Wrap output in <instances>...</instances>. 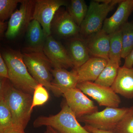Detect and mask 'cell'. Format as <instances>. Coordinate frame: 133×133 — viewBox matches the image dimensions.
<instances>
[{
	"instance_id": "cell-11",
	"label": "cell",
	"mask_w": 133,
	"mask_h": 133,
	"mask_svg": "<svg viewBox=\"0 0 133 133\" xmlns=\"http://www.w3.org/2000/svg\"><path fill=\"white\" fill-rule=\"evenodd\" d=\"M63 96L77 119L98 111V107L93 101L77 87L67 91Z\"/></svg>"
},
{
	"instance_id": "cell-26",
	"label": "cell",
	"mask_w": 133,
	"mask_h": 133,
	"mask_svg": "<svg viewBox=\"0 0 133 133\" xmlns=\"http://www.w3.org/2000/svg\"><path fill=\"white\" fill-rule=\"evenodd\" d=\"M22 0H0V22H5L15 12Z\"/></svg>"
},
{
	"instance_id": "cell-19",
	"label": "cell",
	"mask_w": 133,
	"mask_h": 133,
	"mask_svg": "<svg viewBox=\"0 0 133 133\" xmlns=\"http://www.w3.org/2000/svg\"><path fill=\"white\" fill-rule=\"evenodd\" d=\"M69 40L66 50L73 64V69H77L90 59V54L84 39L81 37Z\"/></svg>"
},
{
	"instance_id": "cell-2",
	"label": "cell",
	"mask_w": 133,
	"mask_h": 133,
	"mask_svg": "<svg viewBox=\"0 0 133 133\" xmlns=\"http://www.w3.org/2000/svg\"><path fill=\"white\" fill-rule=\"evenodd\" d=\"M8 67L9 80L17 89L33 95L38 83L31 76L18 51L8 49L1 54Z\"/></svg>"
},
{
	"instance_id": "cell-8",
	"label": "cell",
	"mask_w": 133,
	"mask_h": 133,
	"mask_svg": "<svg viewBox=\"0 0 133 133\" xmlns=\"http://www.w3.org/2000/svg\"><path fill=\"white\" fill-rule=\"evenodd\" d=\"M77 88L96 101L100 106L118 108L121 103L120 98L111 87L86 81L78 83Z\"/></svg>"
},
{
	"instance_id": "cell-27",
	"label": "cell",
	"mask_w": 133,
	"mask_h": 133,
	"mask_svg": "<svg viewBox=\"0 0 133 133\" xmlns=\"http://www.w3.org/2000/svg\"><path fill=\"white\" fill-rule=\"evenodd\" d=\"M48 91L42 84H38L37 85L33 95L30 111L32 112L34 107L43 105L49 100V94Z\"/></svg>"
},
{
	"instance_id": "cell-4",
	"label": "cell",
	"mask_w": 133,
	"mask_h": 133,
	"mask_svg": "<svg viewBox=\"0 0 133 133\" xmlns=\"http://www.w3.org/2000/svg\"><path fill=\"white\" fill-rule=\"evenodd\" d=\"M121 1H93L90 2L85 17L80 27L83 39L101 30L108 14Z\"/></svg>"
},
{
	"instance_id": "cell-22",
	"label": "cell",
	"mask_w": 133,
	"mask_h": 133,
	"mask_svg": "<svg viewBox=\"0 0 133 133\" xmlns=\"http://www.w3.org/2000/svg\"><path fill=\"white\" fill-rule=\"evenodd\" d=\"M110 47L109 60L121 64L122 50L121 29L109 34Z\"/></svg>"
},
{
	"instance_id": "cell-33",
	"label": "cell",
	"mask_w": 133,
	"mask_h": 133,
	"mask_svg": "<svg viewBox=\"0 0 133 133\" xmlns=\"http://www.w3.org/2000/svg\"><path fill=\"white\" fill-rule=\"evenodd\" d=\"M44 133H58L54 129L50 127H46V130Z\"/></svg>"
},
{
	"instance_id": "cell-5",
	"label": "cell",
	"mask_w": 133,
	"mask_h": 133,
	"mask_svg": "<svg viewBox=\"0 0 133 133\" xmlns=\"http://www.w3.org/2000/svg\"><path fill=\"white\" fill-rule=\"evenodd\" d=\"M23 59L31 76L42 84L48 91H51L53 76V66L43 52H23Z\"/></svg>"
},
{
	"instance_id": "cell-28",
	"label": "cell",
	"mask_w": 133,
	"mask_h": 133,
	"mask_svg": "<svg viewBox=\"0 0 133 133\" xmlns=\"http://www.w3.org/2000/svg\"><path fill=\"white\" fill-rule=\"evenodd\" d=\"M0 78L9 79L8 69L1 55H0Z\"/></svg>"
},
{
	"instance_id": "cell-3",
	"label": "cell",
	"mask_w": 133,
	"mask_h": 133,
	"mask_svg": "<svg viewBox=\"0 0 133 133\" xmlns=\"http://www.w3.org/2000/svg\"><path fill=\"white\" fill-rule=\"evenodd\" d=\"M61 108V111L55 115L42 116L37 118L33 122L34 127L49 126L58 133H91L79 124L65 100L62 102Z\"/></svg>"
},
{
	"instance_id": "cell-32",
	"label": "cell",
	"mask_w": 133,
	"mask_h": 133,
	"mask_svg": "<svg viewBox=\"0 0 133 133\" xmlns=\"http://www.w3.org/2000/svg\"><path fill=\"white\" fill-rule=\"evenodd\" d=\"M5 133H26L24 130L14 128Z\"/></svg>"
},
{
	"instance_id": "cell-7",
	"label": "cell",
	"mask_w": 133,
	"mask_h": 133,
	"mask_svg": "<svg viewBox=\"0 0 133 133\" xmlns=\"http://www.w3.org/2000/svg\"><path fill=\"white\" fill-rule=\"evenodd\" d=\"M36 1L22 0L20 8L12 15L8 22V28L5 34L6 38L12 40L26 32L33 19Z\"/></svg>"
},
{
	"instance_id": "cell-20",
	"label": "cell",
	"mask_w": 133,
	"mask_h": 133,
	"mask_svg": "<svg viewBox=\"0 0 133 133\" xmlns=\"http://www.w3.org/2000/svg\"><path fill=\"white\" fill-rule=\"evenodd\" d=\"M120 65L117 63L108 60L106 66L94 82L104 86L111 87L117 77Z\"/></svg>"
},
{
	"instance_id": "cell-1",
	"label": "cell",
	"mask_w": 133,
	"mask_h": 133,
	"mask_svg": "<svg viewBox=\"0 0 133 133\" xmlns=\"http://www.w3.org/2000/svg\"><path fill=\"white\" fill-rule=\"evenodd\" d=\"M0 93L10 109L14 128L24 130L31 118L33 95L17 89L9 79L4 78H0Z\"/></svg>"
},
{
	"instance_id": "cell-24",
	"label": "cell",
	"mask_w": 133,
	"mask_h": 133,
	"mask_svg": "<svg viewBox=\"0 0 133 133\" xmlns=\"http://www.w3.org/2000/svg\"><path fill=\"white\" fill-rule=\"evenodd\" d=\"M122 50V58L125 59L133 49V21L128 22L121 28Z\"/></svg>"
},
{
	"instance_id": "cell-12",
	"label": "cell",
	"mask_w": 133,
	"mask_h": 133,
	"mask_svg": "<svg viewBox=\"0 0 133 133\" xmlns=\"http://www.w3.org/2000/svg\"><path fill=\"white\" fill-rule=\"evenodd\" d=\"M43 51L53 68H74L66 49L51 35L47 37Z\"/></svg>"
},
{
	"instance_id": "cell-30",
	"label": "cell",
	"mask_w": 133,
	"mask_h": 133,
	"mask_svg": "<svg viewBox=\"0 0 133 133\" xmlns=\"http://www.w3.org/2000/svg\"><path fill=\"white\" fill-rule=\"evenodd\" d=\"M125 63L123 66L127 68H132L133 66V49L129 55L125 59Z\"/></svg>"
},
{
	"instance_id": "cell-6",
	"label": "cell",
	"mask_w": 133,
	"mask_h": 133,
	"mask_svg": "<svg viewBox=\"0 0 133 133\" xmlns=\"http://www.w3.org/2000/svg\"><path fill=\"white\" fill-rule=\"evenodd\" d=\"M129 108L106 107L102 111L82 116L80 122L95 128L113 131L120 121Z\"/></svg>"
},
{
	"instance_id": "cell-29",
	"label": "cell",
	"mask_w": 133,
	"mask_h": 133,
	"mask_svg": "<svg viewBox=\"0 0 133 133\" xmlns=\"http://www.w3.org/2000/svg\"><path fill=\"white\" fill-rule=\"evenodd\" d=\"M84 127L87 131L91 133H114L113 131L99 129L87 125H85Z\"/></svg>"
},
{
	"instance_id": "cell-17",
	"label": "cell",
	"mask_w": 133,
	"mask_h": 133,
	"mask_svg": "<svg viewBox=\"0 0 133 133\" xmlns=\"http://www.w3.org/2000/svg\"><path fill=\"white\" fill-rule=\"evenodd\" d=\"M108 62V60L103 58L91 57L80 67L73 69L78 78L79 83L95 82L106 66Z\"/></svg>"
},
{
	"instance_id": "cell-23",
	"label": "cell",
	"mask_w": 133,
	"mask_h": 133,
	"mask_svg": "<svg viewBox=\"0 0 133 133\" xmlns=\"http://www.w3.org/2000/svg\"><path fill=\"white\" fill-rule=\"evenodd\" d=\"M15 128L12 114L5 97L0 93V133Z\"/></svg>"
},
{
	"instance_id": "cell-10",
	"label": "cell",
	"mask_w": 133,
	"mask_h": 133,
	"mask_svg": "<svg viewBox=\"0 0 133 133\" xmlns=\"http://www.w3.org/2000/svg\"><path fill=\"white\" fill-rule=\"evenodd\" d=\"M80 27L74 21L66 10L60 8L56 12L51 25V35L58 38L69 39L79 36Z\"/></svg>"
},
{
	"instance_id": "cell-21",
	"label": "cell",
	"mask_w": 133,
	"mask_h": 133,
	"mask_svg": "<svg viewBox=\"0 0 133 133\" xmlns=\"http://www.w3.org/2000/svg\"><path fill=\"white\" fill-rule=\"evenodd\" d=\"M67 12L72 19L80 27L85 17L88 7L83 0H71L67 6Z\"/></svg>"
},
{
	"instance_id": "cell-14",
	"label": "cell",
	"mask_w": 133,
	"mask_h": 133,
	"mask_svg": "<svg viewBox=\"0 0 133 133\" xmlns=\"http://www.w3.org/2000/svg\"><path fill=\"white\" fill-rule=\"evenodd\" d=\"M133 11V0L121 1L114 14L105 20L102 29L108 35L121 29Z\"/></svg>"
},
{
	"instance_id": "cell-9",
	"label": "cell",
	"mask_w": 133,
	"mask_h": 133,
	"mask_svg": "<svg viewBox=\"0 0 133 133\" xmlns=\"http://www.w3.org/2000/svg\"><path fill=\"white\" fill-rule=\"evenodd\" d=\"M69 2L64 0H37L33 19L41 24L47 37L51 35V25L57 11L60 8L67 6Z\"/></svg>"
},
{
	"instance_id": "cell-16",
	"label": "cell",
	"mask_w": 133,
	"mask_h": 133,
	"mask_svg": "<svg viewBox=\"0 0 133 133\" xmlns=\"http://www.w3.org/2000/svg\"><path fill=\"white\" fill-rule=\"evenodd\" d=\"M26 33V46L23 52H43L47 36L37 21L32 20Z\"/></svg>"
},
{
	"instance_id": "cell-15",
	"label": "cell",
	"mask_w": 133,
	"mask_h": 133,
	"mask_svg": "<svg viewBox=\"0 0 133 133\" xmlns=\"http://www.w3.org/2000/svg\"><path fill=\"white\" fill-rule=\"evenodd\" d=\"M84 39L90 55L109 60V35L101 29Z\"/></svg>"
},
{
	"instance_id": "cell-31",
	"label": "cell",
	"mask_w": 133,
	"mask_h": 133,
	"mask_svg": "<svg viewBox=\"0 0 133 133\" xmlns=\"http://www.w3.org/2000/svg\"><path fill=\"white\" fill-rule=\"evenodd\" d=\"M8 28V22H0V35L1 37L5 35Z\"/></svg>"
},
{
	"instance_id": "cell-25",
	"label": "cell",
	"mask_w": 133,
	"mask_h": 133,
	"mask_svg": "<svg viewBox=\"0 0 133 133\" xmlns=\"http://www.w3.org/2000/svg\"><path fill=\"white\" fill-rule=\"evenodd\" d=\"M113 131L114 133H133V106L129 108Z\"/></svg>"
},
{
	"instance_id": "cell-18",
	"label": "cell",
	"mask_w": 133,
	"mask_h": 133,
	"mask_svg": "<svg viewBox=\"0 0 133 133\" xmlns=\"http://www.w3.org/2000/svg\"><path fill=\"white\" fill-rule=\"evenodd\" d=\"M115 92L128 99L133 98V67H120L111 87Z\"/></svg>"
},
{
	"instance_id": "cell-13",
	"label": "cell",
	"mask_w": 133,
	"mask_h": 133,
	"mask_svg": "<svg viewBox=\"0 0 133 133\" xmlns=\"http://www.w3.org/2000/svg\"><path fill=\"white\" fill-rule=\"evenodd\" d=\"M53 80L51 91L56 97L63 95L67 91L76 88L79 83L76 72L69 71L63 68H53L51 70Z\"/></svg>"
}]
</instances>
